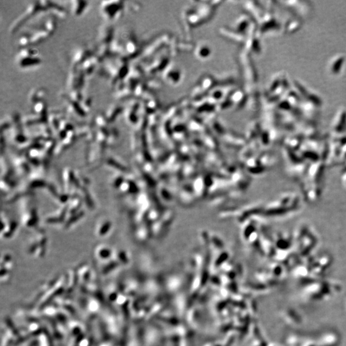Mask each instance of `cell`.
I'll return each instance as SVG.
<instances>
[{
	"label": "cell",
	"mask_w": 346,
	"mask_h": 346,
	"mask_svg": "<svg viewBox=\"0 0 346 346\" xmlns=\"http://www.w3.org/2000/svg\"><path fill=\"white\" fill-rule=\"evenodd\" d=\"M56 17L53 14L43 17L42 21L38 20L27 28L26 31L19 37L18 43L20 46L27 47L28 45L38 44L47 39L53 35L56 29Z\"/></svg>",
	"instance_id": "obj_1"
},
{
	"label": "cell",
	"mask_w": 346,
	"mask_h": 346,
	"mask_svg": "<svg viewBox=\"0 0 346 346\" xmlns=\"http://www.w3.org/2000/svg\"><path fill=\"white\" fill-rule=\"evenodd\" d=\"M51 14L57 17L62 18L65 16V9L60 5L50 2H35L30 5L27 9L21 15L16 19L10 28V32L16 33L19 29L24 26L25 24L30 22L32 19L35 18L40 14Z\"/></svg>",
	"instance_id": "obj_2"
},
{
	"label": "cell",
	"mask_w": 346,
	"mask_h": 346,
	"mask_svg": "<svg viewBox=\"0 0 346 346\" xmlns=\"http://www.w3.org/2000/svg\"><path fill=\"white\" fill-rule=\"evenodd\" d=\"M42 57L38 52L32 47H25L19 51L16 56L17 66L21 69H30L40 66Z\"/></svg>",
	"instance_id": "obj_3"
},
{
	"label": "cell",
	"mask_w": 346,
	"mask_h": 346,
	"mask_svg": "<svg viewBox=\"0 0 346 346\" xmlns=\"http://www.w3.org/2000/svg\"><path fill=\"white\" fill-rule=\"evenodd\" d=\"M119 2H104L101 5V12L104 18L109 21L118 19L121 15V5Z\"/></svg>",
	"instance_id": "obj_4"
},
{
	"label": "cell",
	"mask_w": 346,
	"mask_h": 346,
	"mask_svg": "<svg viewBox=\"0 0 346 346\" xmlns=\"http://www.w3.org/2000/svg\"><path fill=\"white\" fill-rule=\"evenodd\" d=\"M71 11L75 16L78 17L83 15L88 10L89 3L85 1L71 2Z\"/></svg>",
	"instance_id": "obj_5"
}]
</instances>
